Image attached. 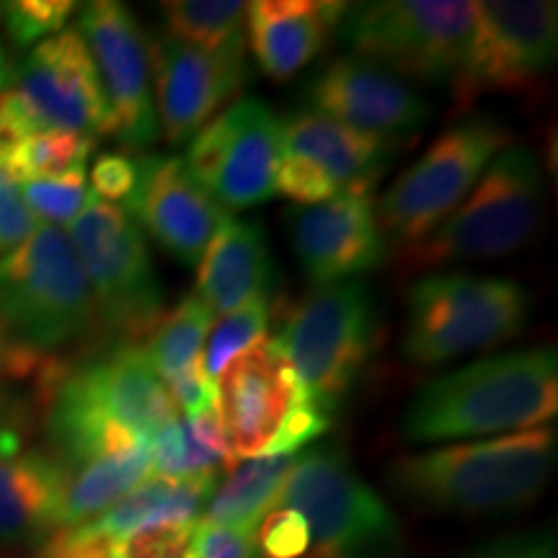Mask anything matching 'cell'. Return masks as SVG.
Returning <instances> with one entry per match:
<instances>
[{"label": "cell", "instance_id": "6da1fadb", "mask_svg": "<svg viewBox=\"0 0 558 558\" xmlns=\"http://www.w3.org/2000/svg\"><path fill=\"white\" fill-rule=\"evenodd\" d=\"M41 399L47 401L50 452L65 473L148 445L179 416L143 347L130 344H111L81 367L60 369Z\"/></svg>", "mask_w": 558, "mask_h": 558}, {"label": "cell", "instance_id": "7a4b0ae2", "mask_svg": "<svg viewBox=\"0 0 558 558\" xmlns=\"http://www.w3.org/2000/svg\"><path fill=\"white\" fill-rule=\"evenodd\" d=\"M554 424L393 460V492L418 509L456 518L520 512L546 492L556 469Z\"/></svg>", "mask_w": 558, "mask_h": 558}, {"label": "cell", "instance_id": "3957f363", "mask_svg": "<svg viewBox=\"0 0 558 558\" xmlns=\"http://www.w3.org/2000/svg\"><path fill=\"white\" fill-rule=\"evenodd\" d=\"M556 411V349L533 347L439 375L409 401L399 429L411 445L448 442L543 427Z\"/></svg>", "mask_w": 558, "mask_h": 558}, {"label": "cell", "instance_id": "277c9868", "mask_svg": "<svg viewBox=\"0 0 558 558\" xmlns=\"http://www.w3.org/2000/svg\"><path fill=\"white\" fill-rule=\"evenodd\" d=\"M215 416L239 458L295 456L331 427V411L313 399L284 357L264 337L215 378Z\"/></svg>", "mask_w": 558, "mask_h": 558}, {"label": "cell", "instance_id": "5b68a950", "mask_svg": "<svg viewBox=\"0 0 558 558\" xmlns=\"http://www.w3.org/2000/svg\"><path fill=\"white\" fill-rule=\"evenodd\" d=\"M0 324L19 347L41 357L83 341L99 324L65 230L41 222L0 256Z\"/></svg>", "mask_w": 558, "mask_h": 558}, {"label": "cell", "instance_id": "8992f818", "mask_svg": "<svg viewBox=\"0 0 558 558\" xmlns=\"http://www.w3.org/2000/svg\"><path fill=\"white\" fill-rule=\"evenodd\" d=\"M65 235L86 275L96 320L111 344L143 347L166 316L163 288L143 228L122 205L88 192Z\"/></svg>", "mask_w": 558, "mask_h": 558}, {"label": "cell", "instance_id": "52a82bcc", "mask_svg": "<svg viewBox=\"0 0 558 558\" xmlns=\"http://www.w3.org/2000/svg\"><path fill=\"white\" fill-rule=\"evenodd\" d=\"M527 316V292L512 279L424 275L409 290L401 352L411 365H442L520 337Z\"/></svg>", "mask_w": 558, "mask_h": 558}, {"label": "cell", "instance_id": "ba28073f", "mask_svg": "<svg viewBox=\"0 0 558 558\" xmlns=\"http://www.w3.org/2000/svg\"><path fill=\"white\" fill-rule=\"evenodd\" d=\"M543 215V173L527 145H507L456 213L418 246L401 251L414 269L501 259L525 248Z\"/></svg>", "mask_w": 558, "mask_h": 558}, {"label": "cell", "instance_id": "9c48e42d", "mask_svg": "<svg viewBox=\"0 0 558 558\" xmlns=\"http://www.w3.org/2000/svg\"><path fill=\"white\" fill-rule=\"evenodd\" d=\"M305 520V558H399L403 535L396 514L337 445H316L295 458L279 494Z\"/></svg>", "mask_w": 558, "mask_h": 558}, {"label": "cell", "instance_id": "30bf717a", "mask_svg": "<svg viewBox=\"0 0 558 558\" xmlns=\"http://www.w3.org/2000/svg\"><path fill=\"white\" fill-rule=\"evenodd\" d=\"M476 3L469 0H375L347 5L337 37L354 58L401 78L452 86L463 68Z\"/></svg>", "mask_w": 558, "mask_h": 558}, {"label": "cell", "instance_id": "8fae6325", "mask_svg": "<svg viewBox=\"0 0 558 558\" xmlns=\"http://www.w3.org/2000/svg\"><path fill=\"white\" fill-rule=\"evenodd\" d=\"M41 130L111 137V111L75 29L39 41L13 73V88L0 90V150Z\"/></svg>", "mask_w": 558, "mask_h": 558}, {"label": "cell", "instance_id": "7c38bea8", "mask_svg": "<svg viewBox=\"0 0 558 558\" xmlns=\"http://www.w3.org/2000/svg\"><path fill=\"white\" fill-rule=\"evenodd\" d=\"M507 145V128L488 117H465L442 132L375 205L386 241L401 251L418 246L456 213Z\"/></svg>", "mask_w": 558, "mask_h": 558}, {"label": "cell", "instance_id": "4fadbf2b", "mask_svg": "<svg viewBox=\"0 0 558 558\" xmlns=\"http://www.w3.org/2000/svg\"><path fill=\"white\" fill-rule=\"evenodd\" d=\"M375 333L373 292L352 279L313 292L284 316L275 339L303 388L333 414L373 357Z\"/></svg>", "mask_w": 558, "mask_h": 558}, {"label": "cell", "instance_id": "5bb4252c", "mask_svg": "<svg viewBox=\"0 0 558 558\" xmlns=\"http://www.w3.org/2000/svg\"><path fill=\"white\" fill-rule=\"evenodd\" d=\"M558 5L546 0L476 3L473 32L452 96L458 109L481 94H527L556 62Z\"/></svg>", "mask_w": 558, "mask_h": 558}, {"label": "cell", "instance_id": "9a60e30c", "mask_svg": "<svg viewBox=\"0 0 558 558\" xmlns=\"http://www.w3.org/2000/svg\"><path fill=\"white\" fill-rule=\"evenodd\" d=\"M282 120L269 104L243 96L190 140L186 169L222 209H248L277 194Z\"/></svg>", "mask_w": 558, "mask_h": 558}, {"label": "cell", "instance_id": "2e32d148", "mask_svg": "<svg viewBox=\"0 0 558 558\" xmlns=\"http://www.w3.org/2000/svg\"><path fill=\"white\" fill-rule=\"evenodd\" d=\"M75 32L86 41L99 73L111 111V137L120 140L124 148H148L160 135L153 104L150 37L120 0L83 5Z\"/></svg>", "mask_w": 558, "mask_h": 558}, {"label": "cell", "instance_id": "e0dca14e", "mask_svg": "<svg viewBox=\"0 0 558 558\" xmlns=\"http://www.w3.org/2000/svg\"><path fill=\"white\" fill-rule=\"evenodd\" d=\"M150 70L158 130L171 145L190 143L248 81L243 50L202 52L169 34L150 37Z\"/></svg>", "mask_w": 558, "mask_h": 558}, {"label": "cell", "instance_id": "ac0fdd59", "mask_svg": "<svg viewBox=\"0 0 558 558\" xmlns=\"http://www.w3.org/2000/svg\"><path fill=\"white\" fill-rule=\"evenodd\" d=\"M375 205V184H357L298 215L292 248L311 284L331 288L380 267L388 241Z\"/></svg>", "mask_w": 558, "mask_h": 558}, {"label": "cell", "instance_id": "d6986e66", "mask_svg": "<svg viewBox=\"0 0 558 558\" xmlns=\"http://www.w3.org/2000/svg\"><path fill=\"white\" fill-rule=\"evenodd\" d=\"M313 111L347 128L399 145L429 122V104L390 70L375 62L341 54L313 78L308 88Z\"/></svg>", "mask_w": 558, "mask_h": 558}, {"label": "cell", "instance_id": "ffe728a7", "mask_svg": "<svg viewBox=\"0 0 558 558\" xmlns=\"http://www.w3.org/2000/svg\"><path fill=\"white\" fill-rule=\"evenodd\" d=\"M184 267H197L215 233L230 220L179 156H140L137 181L122 205Z\"/></svg>", "mask_w": 558, "mask_h": 558}, {"label": "cell", "instance_id": "44dd1931", "mask_svg": "<svg viewBox=\"0 0 558 558\" xmlns=\"http://www.w3.org/2000/svg\"><path fill=\"white\" fill-rule=\"evenodd\" d=\"M68 473L24 437L0 442V543H39L60 530Z\"/></svg>", "mask_w": 558, "mask_h": 558}, {"label": "cell", "instance_id": "7402d4cb", "mask_svg": "<svg viewBox=\"0 0 558 558\" xmlns=\"http://www.w3.org/2000/svg\"><path fill=\"white\" fill-rule=\"evenodd\" d=\"M333 0H256L246 5V34L256 65L271 81H290L318 58L344 16Z\"/></svg>", "mask_w": 558, "mask_h": 558}, {"label": "cell", "instance_id": "603a6c76", "mask_svg": "<svg viewBox=\"0 0 558 558\" xmlns=\"http://www.w3.org/2000/svg\"><path fill=\"white\" fill-rule=\"evenodd\" d=\"M275 288V262L259 222L233 220L222 226L197 264V295L213 316L269 300Z\"/></svg>", "mask_w": 558, "mask_h": 558}, {"label": "cell", "instance_id": "cb8c5ba5", "mask_svg": "<svg viewBox=\"0 0 558 558\" xmlns=\"http://www.w3.org/2000/svg\"><path fill=\"white\" fill-rule=\"evenodd\" d=\"M396 150V145L333 122L313 109L295 111L282 122V156L311 163L339 192L347 186L375 184Z\"/></svg>", "mask_w": 558, "mask_h": 558}, {"label": "cell", "instance_id": "d4e9b609", "mask_svg": "<svg viewBox=\"0 0 558 558\" xmlns=\"http://www.w3.org/2000/svg\"><path fill=\"white\" fill-rule=\"evenodd\" d=\"M218 478L205 481H143L128 497L114 501L101 514L81 522L83 533L114 543L124 535L156 525H190L197 522L202 507L213 497Z\"/></svg>", "mask_w": 558, "mask_h": 558}, {"label": "cell", "instance_id": "484cf974", "mask_svg": "<svg viewBox=\"0 0 558 558\" xmlns=\"http://www.w3.org/2000/svg\"><path fill=\"white\" fill-rule=\"evenodd\" d=\"M292 463L295 456H271L251 458L243 465H235L226 484L209 497L205 522L239 530L254 538L262 520L279 507V494Z\"/></svg>", "mask_w": 558, "mask_h": 558}, {"label": "cell", "instance_id": "4316f807", "mask_svg": "<svg viewBox=\"0 0 558 558\" xmlns=\"http://www.w3.org/2000/svg\"><path fill=\"white\" fill-rule=\"evenodd\" d=\"M150 476V452L148 445L111 452L107 458L68 471L65 499L60 509V530L75 527L88 522L114 501L128 497L132 488L148 481Z\"/></svg>", "mask_w": 558, "mask_h": 558}, {"label": "cell", "instance_id": "83f0119b", "mask_svg": "<svg viewBox=\"0 0 558 558\" xmlns=\"http://www.w3.org/2000/svg\"><path fill=\"white\" fill-rule=\"evenodd\" d=\"M215 316L197 292L186 295L169 316L160 318L156 331L143 344L145 357L160 380H171L199 365Z\"/></svg>", "mask_w": 558, "mask_h": 558}, {"label": "cell", "instance_id": "f1b7e54d", "mask_svg": "<svg viewBox=\"0 0 558 558\" xmlns=\"http://www.w3.org/2000/svg\"><path fill=\"white\" fill-rule=\"evenodd\" d=\"M166 34L202 52L243 50L246 3L235 0H169L158 5Z\"/></svg>", "mask_w": 558, "mask_h": 558}, {"label": "cell", "instance_id": "f546056e", "mask_svg": "<svg viewBox=\"0 0 558 558\" xmlns=\"http://www.w3.org/2000/svg\"><path fill=\"white\" fill-rule=\"evenodd\" d=\"M96 140L65 130H41L0 150V163L19 184L86 169Z\"/></svg>", "mask_w": 558, "mask_h": 558}, {"label": "cell", "instance_id": "4dcf8cb0", "mask_svg": "<svg viewBox=\"0 0 558 558\" xmlns=\"http://www.w3.org/2000/svg\"><path fill=\"white\" fill-rule=\"evenodd\" d=\"M269 326V300H254L243 308L228 313L226 318L209 331L205 352H202V367L209 378H218L230 362L254 347L256 341L267 337Z\"/></svg>", "mask_w": 558, "mask_h": 558}, {"label": "cell", "instance_id": "1f68e13d", "mask_svg": "<svg viewBox=\"0 0 558 558\" xmlns=\"http://www.w3.org/2000/svg\"><path fill=\"white\" fill-rule=\"evenodd\" d=\"M21 197L32 209L34 218L45 220V226H70L88 199L86 169L62 173L52 179H37L19 184Z\"/></svg>", "mask_w": 558, "mask_h": 558}, {"label": "cell", "instance_id": "d6a6232c", "mask_svg": "<svg viewBox=\"0 0 558 558\" xmlns=\"http://www.w3.org/2000/svg\"><path fill=\"white\" fill-rule=\"evenodd\" d=\"M75 3L70 0H11L0 5L5 32L19 47L45 41L65 29Z\"/></svg>", "mask_w": 558, "mask_h": 558}, {"label": "cell", "instance_id": "836d02e7", "mask_svg": "<svg viewBox=\"0 0 558 558\" xmlns=\"http://www.w3.org/2000/svg\"><path fill=\"white\" fill-rule=\"evenodd\" d=\"M194 525H156L111 543L109 558H194Z\"/></svg>", "mask_w": 558, "mask_h": 558}, {"label": "cell", "instance_id": "e575fe53", "mask_svg": "<svg viewBox=\"0 0 558 558\" xmlns=\"http://www.w3.org/2000/svg\"><path fill=\"white\" fill-rule=\"evenodd\" d=\"M254 546L264 558H305L311 546L308 525L292 509L275 507L256 530Z\"/></svg>", "mask_w": 558, "mask_h": 558}, {"label": "cell", "instance_id": "d590c367", "mask_svg": "<svg viewBox=\"0 0 558 558\" xmlns=\"http://www.w3.org/2000/svg\"><path fill=\"white\" fill-rule=\"evenodd\" d=\"M37 226V218L21 197L19 181L0 163V256L29 239Z\"/></svg>", "mask_w": 558, "mask_h": 558}, {"label": "cell", "instance_id": "8d00e7d4", "mask_svg": "<svg viewBox=\"0 0 558 558\" xmlns=\"http://www.w3.org/2000/svg\"><path fill=\"white\" fill-rule=\"evenodd\" d=\"M277 192H282L284 197L298 202V205H320V202L331 199L333 194H339L337 186L324 177L318 169H313L311 163L300 158H284L279 160L277 171Z\"/></svg>", "mask_w": 558, "mask_h": 558}, {"label": "cell", "instance_id": "74e56055", "mask_svg": "<svg viewBox=\"0 0 558 558\" xmlns=\"http://www.w3.org/2000/svg\"><path fill=\"white\" fill-rule=\"evenodd\" d=\"M137 181V158L124 153H104L90 169V194L111 205H124Z\"/></svg>", "mask_w": 558, "mask_h": 558}, {"label": "cell", "instance_id": "f35d334b", "mask_svg": "<svg viewBox=\"0 0 558 558\" xmlns=\"http://www.w3.org/2000/svg\"><path fill=\"white\" fill-rule=\"evenodd\" d=\"M465 558H558L556 535L550 530L507 535V538L481 543V546L469 550Z\"/></svg>", "mask_w": 558, "mask_h": 558}, {"label": "cell", "instance_id": "ab89813d", "mask_svg": "<svg viewBox=\"0 0 558 558\" xmlns=\"http://www.w3.org/2000/svg\"><path fill=\"white\" fill-rule=\"evenodd\" d=\"M254 538L239 530L197 522L194 525V558H254Z\"/></svg>", "mask_w": 558, "mask_h": 558}, {"label": "cell", "instance_id": "60d3db41", "mask_svg": "<svg viewBox=\"0 0 558 558\" xmlns=\"http://www.w3.org/2000/svg\"><path fill=\"white\" fill-rule=\"evenodd\" d=\"M163 386L171 393L177 409L184 411V416L205 414V411L215 409V380L205 373L202 362L177 375V378L166 380Z\"/></svg>", "mask_w": 558, "mask_h": 558}, {"label": "cell", "instance_id": "b9f144b4", "mask_svg": "<svg viewBox=\"0 0 558 558\" xmlns=\"http://www.w3.org/2000/svg\"><path fill=\"white\" fill-rule=\"evenodd\" d=\"M47 367H50V362L41 357V354H34L29 349L19 347L16 341L5 333L3 324H0V386H3V380H39Z\"/></svg>", "mask_w": 558, "mask_h": 558}, {"label": "cell", "instance_id": "7bdbcfd3", "mask_svg": "<svg viewBox=\"0 0 558 558\" xmlns=\"http://www.w3.org/2000/svg\"><path fill=\"white\" fill-rule=\"evenodd\" d=\"M9 437H24V411L9 390L0 386V442Z\"/></svg>", "mask_w": 558, "mask_h": 558}, {"label": "cell", "instance_id": "ee69618b", "mask_svg": "<svg viewBox=\"0 0 558 558\" xmlns=\"http://www.w3.org/2000/svg\"><path fill=\"white\" fill-rule=\"evenodd\" d=\"M13 83V70H11V62L5 58V47L3 41H0V90H5Z\"/></svg>", "mask_w": 558, "mask_h": 558}, {"label": "cell", "instance_id": "f6af8a7d", "mask_svg": "<svg viewBox=\"0 0 558 558\" xmlns=\"http://www.w3.org/2000/svg\"><path fill=\"white\" fill-rule=\"evenodd\" d=\"M70 558H109V550H83V554H75Z\"/></svg>", "mask_w": 558, "mask_h": 558}]
</instances>
